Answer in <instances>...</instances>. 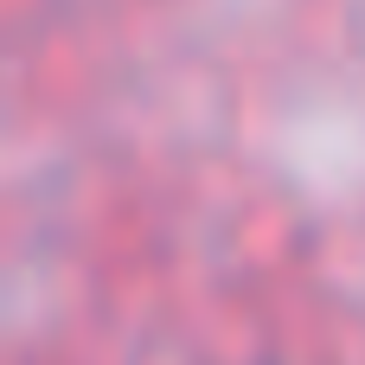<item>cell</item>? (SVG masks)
<instances>
[]
</instances>
